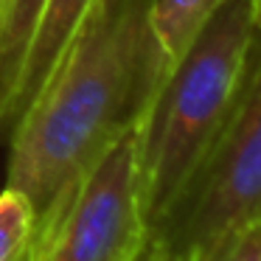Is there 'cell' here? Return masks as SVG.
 <instances>
[{
  "label": "cell",
  "instance_id": "1",
  "mask_svg": "<svg viewBox=\"0 0 261 261\" xmlns=\"http://www.w3.org/2000/svg\"><path fill=\"white\" fill-rule=\"evenodd\" d=\"M152 0H96L59 65L9 132L6 186L37 222L138 126L169 73L149 25Z\"/></svg>",
  "mask_w": 261,
  "mask_h": 261
},
{
  "label": "cell",
  "instance_id": "2",
  "mask_svg": "<svg viewBox=\"0 0 261 261\" xmlns=\"http://www.w3.org/2000/svg\"><path fill=\"white\" fill-rule=\"evenodd\" d=\"M255 40L253 0H219L138 121V177L149 227L169 211L227 121Z\"/></svg>",
  "mask_w": 261,
  "mask_h": 261
},
{
  "label": "cell",
  "instance_id": "3",
  "mask_svg": "<svg viewBox=\"0 0 261 261\" xmlns=\"http://www.w3.org/2000/svg\"><path fill=\"white\" fill-rule=\"evenodd\" d=\"M247 222H261V31L230 115L149 239L191 261Z\"/></svg>",
  "mask_w": 261,
  "mask_h": 261
},
{
  "label": "cell",
  "instance_id": "4",
  "mask_svg": "<svg viewBox=\"0 0 261 261\" xmlns=\"http://www.w3.org/2000/svg\"><path fill=\"white\" fill-rule=\"evenodd\" d=\"M146 239L132 126L37 222L29 261H132Z\"/></svg>",
  "mask_w": 261,
  "mask_h": 261
},
{
  "label": "cell",
  "instance_id": "5",
  "mask_svg": "<svg viewBox=\"0 0 261 261\" xmlns=\"http://www.w3.org/2000/svg\"><path fill=\"white\" fill-rule=\"evenodd\" d=\"M93 3L96 0H48L45 3L40 25H37L34 40H31V48L25 54V65L20 70L17 87H14L12 101H9L6 121H3V135L0 138H9V132L14 129V124L25 113V107L34 101L40 87L48 82V76L54 73V68L62 59L65 48L70 45L76 31L82 29Z\"/></svg>",
  "mask_w": 261,
  "mask_h": 261
},
{
  "label": "cell",
  "instance_id": "6",
  "mask_svg": "<svg viewBox=\"0 0 261 261\" xmlns=\"http://www.w3.org/2000/svg\"><path fill=\"white\" fill-rule=\"evenodd\" d=\"M45 3L48 0H0V135Z\"/></svg>",
  "mask_w": 261,
  "mask_h": 261
},
{
  "label": "cell",
  "instance_id": "7",
  "mask_svg": "<svg viewBox=\"0 0 261 261\" xmlns=\"http://www.w3.org/2000/svg\"><path fill=\"white\" fill-rule=\"evenodd\" d=\"M216 6L219 0H152L149 3V25L169 68L197 40Z\"/></svg>",
  "mask_w": 261,
  "mask_h": 261
},
{
  "label": "cell",
  "instance_id": "8",
  "mask_svg": "<svg viewBox=\"0 0 261 261\" xmlns=\"http://www.w3.org/2000/svg\"><path fill=\"white\" fill-rule=\"evenodd\" d=\"M37 216L31 202L14 188L0 191V261H23L31 247Z\"/></svg>",
  "mask_w": 261,
  "mask_h": 261
},
{
  "label": "cell",
  "instance_id": "9",
  "mask_svg": "<svg viewBox=\"0 0 261 261\" xmlns=\"http://www.w3.org/2000/svg\"><path fill=\"white\" fill-rule=\"evenodd\" d=\"M191 261H261V222H247L230 230Z\"/></svg>",
  "mask_w": 261,
  "mask_h": 261
},
{
  "label": "cell",
  "instance_id": "10",
  "mask_svg": "<svg viewBox=\"0 0 261 261\" xmlns=\"http://www.w3.org/2000/svg\"><path fill=\"white\" fill-rule=\"evenodd\" d=\"M132 261H171V258H169V255H166L163 250L158 247V244L152 242V239H146V244H143L141 253H138Z\"/></svg>",
  "mask_w": 261,
  "mask_h": 261
},
{
  "label": "cell",
  "instance_id": "11",
  "mask_svg": "<svg viewBox=\"0 0 261 261\" xmlns=\"http://www.w3.org/2000/svg\"><path fill=\"white\" fill-rule=\"evenodd\" d=\"M253 20H255V29L261 31V0H253Z\"/></svg>",
  "mask_w": 261,
  "mask_h": 261
},
{
  "label": "cell",
  "instance_id": "12",
  "mask_svg": "<svg viewBox=\"0 0 261 261\" xmlns=\"http://www.w3.org/2000/svg\"><path fill=\"white\" fill-rule=\"evenodd\" d=\"M23 261H29V253H25V258H23Z\"/></svg>",
  "mask_w": 261,
  "mask_h": 261
}]
</instances>
